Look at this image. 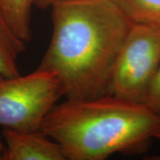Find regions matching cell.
Returning <instances> with one entry per match:
<instances>
[{"mask_svg":"<svg viewBox=\"0 0 160 160\" xmlns=\"http://www.w3.org/2000/svg\"><path fill=\"white\" fill-rule=\"evenodd\" d=\"M52 33L38 68L52 71L68 100L109 94L110 80L131 21L114 0H58Z\"/></svg>","mask_w":160,"mask_h":160,"instance_id":"1","label":"cell"},{"mask_svg":"<svg viewBox=\"0 0 160 160\" xmlns=\"http://www.w3.org/2000/svg\"><path fill=\"white\" fill-rule=\"evenodd\" d=\"M159 120L142 103L108 94L66 99L50 110L41 131L61 145L67 160H104L143 149Z\"/></svg>","mask_w":160,"mask_h":160,"instance_id":"2","label":"cell"},{"mask_svg":"<svg viewBox=\"0 0 160 160\" xmlns=\"http://www.w3.org/2000/svg\"><path fill=\"white\" fill-rule=\"evenodd\" d=\"M63 96L52 71L38 68L26 75L0 74V126L18 132L41 131L46 116Z\"/></svg>","mask_w":160,"mask_h":160,"instance_id":"3","label":"cell"},{"mask_svg":"<svg viewBox=\"0 0 160 160\" xmlns=\"http://www.w3.org/2000/svg\"><path fill=\"white\" fill-rule=\"evenodd\" d=\"M160 64V29L132 23L115 62L109 94L144 104Z\"/></svg>","mask_w":160,"mask_h":160,"instance_id":"4","label":"cell"},{"mask_svg":"<svg viewBox=\"0 0 160 160\" xmlns=\"http://www.w3.org/2000/svg\"><path fill=\"white\" fill-rule=\"evenodd\" d=\"M6 147L4 160H67L61 145L42 131L3 129Z\"/></svg>","mask_w":160,"mask_h":160,"instance_id":"5","label":"cell"},{"mask_svg":"<svg viewBox=\"0 0 160 160\" xmlns=\"http://www.w3.org/2000/svg\"><path fill=\"white\" fill-rule=\"evenodd\" d=\"M25 44L14 33L0 8V74L6 77L20 75L17 61L26 50Z\"/></svg>","mask_w":160,"mask_h":160,"instance_id":"6","label":"cell"},{"mask_svg":"<svg viewBox=\"0 0 160 160\" xmlns=\"http://www.w3.org/2000/svg\"><path fill=\"white\" fill-rule=\"evenodd\" d=\"M32 0H0V8L12 29L25 43L29 42L32 38Z\"/></svg>","mask_w":160,"mask_h":160,"instance_id":"7","label":"cell"},{"mask_svg":"<svg viewBox=\"0 0 160 160\" xmlns=\"http://www.w3.org/2000/svg\"><path fill=\"white\" fill-rule=\"evenodd\" d=\"M132 23L160 29V0H114Z\"/></svg>","mask_w":160,"mask_h":160,"instance_id":"8","label":"cell"},{"mask_svg":"<svg viewBox=\"0 0 160 160\" xmlns=\"http://www.w3.org/2000/svg\"><path fill=\"white\" fill-rule=\"evenodd\" d=\"M144 105H146L155 114L160 117V64L149 85Z\"/></svg>","mask_w":160,"mask_h":160,"instance_id":"9","label":"cell"},{"mask_svg":"<svg viewBox=\"0 0 160 160\" xmlns=\"http://www.w3.org/2000/svg\"><path fill=\"white\" fill-rule=\"evenodd\" d=\"M58 0H32L33 6H36L39 9H47L50 8L53 3Z\"/></svg>","mask_w":160,"mask_h":160,"instance_id":"10","label":"cell"},{"mask_svg":"<svg viewBox=\"0 0 160 160\" xmlns=\"http://www.w3.org/2000/svg\"><path fill=\"white\" fill-rule=\"evenodd\" d=\"M153 138L157 139V140H158V141L160 142V120H159V122H158V126H157V127H156V129H155L154 134H153Z\"/></svg>","mask_w":160,"mask_h":160,"instance_id":"11","label":"cell"},{"mask_svg":"<svg viewBox=\"0 0 160 160\" xmlns=\"http://www.w3.org/2000/svg\"><path fill=\"white\" fill-rule=\"evenodd\" d=\"M3 151H4V145L0 141V159H2V156H3Z\"/></svg>","mask_w":160,"mask_h":160,"instance_id":"12","label":"cell"}]
</instances>
